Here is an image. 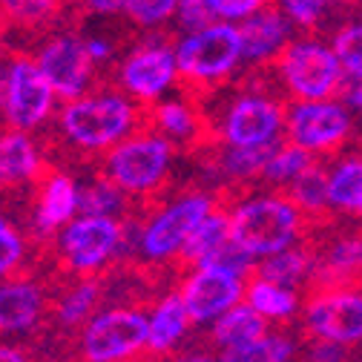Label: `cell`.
<instances>
[{"instance_id": "44", "label": "cell", "mask_w": 362, "mask_h": 362, "mask_svg": "<svg viewBox=\"0 0 362 362\" xmlns=\"http://www.w3.org/2000/svg\"><path fill=\"white\" fill-rule=\"evenodd\" d=\"M0 362H26V354L9 345H0Z\"/></svg>"}, {"instance_id": "26", "label": "cell", "mask_w": 362, "mask_h": 362, "mask_svg": "<svg viewBox=\"0 0 362 362\" xmlns=\"http://www.w3.org/2000/svg\"><path fill=\"white\" fill-rule=\"evenodd\" d=\"M72 0H0V18L23 26V29H43L55 23Z\"/></svg>"}, {"instance_id": "45", "label": "cell", "mask_w": 362, "mask_h": 362, "mask_svg": "<svg viewBox=\"0 0 362 362\" xmlns=\"http://www.w3.org/2000/svg\"><path fill=\"white\" fill-rule=\"evenodd\" d=\"M6 112V61H0V118Z\"/></svg>"}, {"instance_id": "21", "label": "cell", "mask_w": 362, "mask_h": 362, "mask_svg": "<svg viewBox=\"0 0 362 362\" xmlns=\"http://www.w3.org/2000/svg\"><path fill=\"white\" fill-rule=\"evenodd\" d=\"M267 331V320L250 305V302H236L233 308L224 310L218 320H213V345L218 351L233 348V345H245L256 337H262Z\"/></svg>"}, {"instance_id": "16", "label": "cell", "mask_w": 362, "mask_h": 362, "mask_svg": "<svg viewBox=\"0 0 362 362\" xmlns=\"http://www.w3.org/2000/svg\"><path fill=\"white\" fill-rule=\"evenodd\" d=\"M242 35V64L253 66H270L279 52L296 37V26L288 21V15L270 0L267 6L253 12L239 26Z\"/></svg>"}, {"instance_id": "23", "label": "cell", "mask_w": 362, "mask_h": 362, "mask_svg": "<svg viewBox=\"0 0 362 362\" xmlns=\"http://www.w3.org/2000/svg\"><path fill=\"white\" fill-rule=\"evenodd\" d=\"M256 274L267 282H276V285H285V288H296L299 282H305L310 274H313V259L308 250H299V247H285V250H276L270 256H262Z\"/></svg>"}, {"instance_id": "29", "label": "cell", "mask_w": 362, "mask_h": 362, "mask_svg": "<svg viewBox=\"0 0 362 362\" xmlns=\"http://www.w3.org/2000/svg\"><path fill=\"white\" fill-rule=\"evenodd\" d=\"M313 164H316L313 153H308L305 147L288 141V144H279L276 153L270 156V161H267L264 170H262V178L270 181V185L291 187L293 181H296L302 173H308Z\"/></svg>"}, {"instance_id": "31", "label": "cell", "mask_w": 362, "mask_h": 362, "mask_svg": "<svg viewBox=\"0 0 362 362\" xmlns=\"http://www.w3.org/2000/svg\"><path fill=\"white\" fill-rule=\"evenodd\" d=\"M124 207V190L112 178L101 175L89 181L86 187H78V213L86 216H115Z\"/></svg>"}, {"instance_id": "50", "label": "cell", "mask_w": 362, "mask_h": 362, "mask_svg": "<svg viewBox=\"0 0 362 362\" xmlns=\"http://www.w3.org/2000/svg\"><path fill=\"white\" fill-rule=\"evenodd\" d=\"M356 213H359V216H362V202H359V207H356Z\"/></svg>"}, {"instance_id": "11", "label": "cell", "mask_w": 362, "mask_h": 362, "mask_svg": "<svg viewBox=\"0 0 362 362\" xmlns=\"http://www.w3.org/2000/svg\"><path fill=\"white\" fill-rule=\"evenodd\" d=\"M150 320L141 310L112 308L95 313L81 334V356L86 362H121L147 348Z\"/></svg>"}, {"instance_id": "36", "label": "cell", "mask_w": 362, "mask_h": 362, "mask_svg": "<svg viewBox=\"0 0 362 362\" xmlns=\"http://www.w3.org/2000/svg\"><path fill=\"white\" fill-rule=\"evenodd\" d=\"M322 270L328 279H345L362 270V236H348L331 245Z\"/></svg>"}, {"instance_id": "39", "label": "cell", "mask_w": 362, "mask_h": 362, "mask_svg": "<svg viewBox=\"0 0 362 362\" xmlns=\"http://www.w3.org/2000/svg\"><path fill=\"white\" fill-rule=\"evenodd\" d=\"M21 259H23V239L9 228V224H4V228H0V279L6 274H12V270L21 264Z\"/></svg>"}, {"instance_id": "24", "label": "cell", "mask_w": 362, "mask_h": 362, "mask_svg": "<svg viewBox=\"0 0 362 362\" xmlns=\"http://www.w3.org/2000/svg\"><path fill=\"white\" fill-rule=\"evenodd\" d=\"M247 302L264 316V320H276V322H288L293 320V313L299 310V299L293 293V288L276 285V282H267V279H253L245 288Z\"/></svg>"}, {"instance_id": "35", "label": "cell", "mask_w": 362, "mask_h": 362, "mask_svg": "<svg viewBox=\"0 0 362 362\" xmlns=\"http://www.w3.org/2000/svg\"><path fill=\"white\" fill-rule=\"evenodd\" d=\"M291 199L299 204V210H322L328 207V173L313 164L308 173H302L291 185Z\"/></svg>"}, {"instance_id": "2", "label": "cell", "mask_w": 362, "mask_h": 362, "mask_svg": "<svg viewBox=\"0 0 362 362\" xmlns=\"http://www.w3.org/2000/svg\"><path fill=\"white\" fill-rule=\"evenodd\" d=\"M178 81L187 93L216 89L228 81L242 64V35L230 21H213L204 29L181 35L175 43Z\"/></svg>"}, {"instance_id": "38", "label": "cell", "mask_w": 362, "mask_h": 362, "mask_svg": "<svg viewBox=\"0 0 362 362\" xmlns=\"http://www.w3.org/2000/svg\"><path fill=\"white\" fill-rule=\"evenodd\" d=\"M207 4H210V9H213L216 18L233 23V21L250 18L253 12H259L262 6H267L270 0H207Z\"/></svg>"}, {"instance_id": "1", "label": "cell", "mask_w": 362, "mask_h": 362, "mask_svg": "<svg viewBox=\"0 0 362 362\" xmlns=\"http://www.w3.org/2000/svg\"><path fill=\"white\" fill-rule=\"evenodd\" d=\"M147 107L129 101L127 93H95L66 101L58 112L61 135L78 150L86 153H107L127 135L144 124Z\"/></svg>"}, {"instance_id": "41", "label": "cell", "mask_w": 362, "mask_h": 362, "mask_svg": "<svg viewBox=\"0 0 362 362\" xmlns=\"http://www.w3.org/2000/svg\"><path fill=\"white\" fill-rule=\"evenodd\" d=\"M308 362H348V345L334 339H320L308 351Z\"/></svg>"}, {"instance_id": "14", "label": "cell", "mask_w": 362, "mask_h": 362, "mask_svg": "<svg viewBox=\"0 0 362 362\" xmlns=\"http://www.w3.org/2000/svg\"><path fill=\"white\" fill-rule=\"evenodd\" d=\"M245 296V276L233 274V270L213 267V264H196L190 279L181 288V299L190 313V320L204 325L242 302Z\"/></svg>"}, {"instance_id": "4", "label": "cell", "mask_w": 362, "mask_h": 362, "mask_svg": "<svg viewBox=\"0 0 362 362\" xmlns=\"http://www.w3.org/2000/svg\"><path fill=\"white\" fill-rule=\"evenodd\" d=\"M230 216V236L253 259L291 247L302 233V210L285 196H256L242 202Z\"/></svg>"}, {"instance_id": "33", "label": "cell", "mask_w": 362, "mask_h": 362, "mask_svg": "<svg viewBox=\"0 0 362 362\" xmlns=\"http://www.w3.org/2000/svg\"><path fill=\"white\" fill-rule=\"evenodd\" d=\"M98 299H101V285L93 282V279H83L78 282L61 302H58V320L61 325H81L86 320L95 316V308H98Z\"/></svg>"}, {"instance_id": "34", "label": "cell", "mask_w": 362, "mask_h": 362, "mask_svg": "<svg viewBox=\"0 0 362 362\" xmlns=\"http://www.w3.org/2000/svg\"><path fill=\"white\" fill-rule=\"evenodd\" d=\"M331 49L337 52L345 78H362V21H342L331 32Z\"/></svg>"}, {"instance_id": "20", "label": "cell", "mask_w": 362, "mask_h": 362, "mask_svg": "<svg viewBox=\"0 0 362 362\" xmlns=\"http://www.w3.org/2000/svg\"><path fill=\"white\" fill-rule=\"evenodd\" d=\"M78 213V185L66 173H52L43 185L40 204L35 210V230L37 233H55L64 224H69Z\"/></svg>"}, {"instance_id": "6", "label": "cell", "mask_w": 362, "mask_h": 362, "mask_svg": "<svg viewBox=\"0 0 362 362\" xmlns=\"http://www.w3.org/2000/svg\"><path fill=\"white\" fill-rule=\"evenodd\" d=\"M285 129V104L264 93V86H247L236 93L218 121V139L228 147H259L279 141Z\"/></svg>"}, {"instance_id": "32", "label": "cell", "mask_w": 362, "mask_h": 362, "mask_svg": "<svg viewBox=\"0 0 362 362\" xmlns=\"http://www.w3.org/2000/svg\"><path fill=\"white\" fill-rule=\"evenodd\" d=\"M276 147H279V141L259 144V147H228L221 153L218 164L230 178H253V175H262L264 164L270 161V156L276 153Z\"/></svg>"}, {"instance_id": "10", "label": "cell", "mask_w": 362, "mask_h": 362, "mask_svg": "<svg viewBox=\"0 0 362 362\" xmlns=\"http://www.w3.org/2000/svg\"><path fill=\"white\" fill-rule=\"evenodd\" d=\"M354 132V118L342 101H296L285 110V135L288 141L305 147L308 153H334Z\"/></svg>"}, {"instance_id": "48", "label": "cell", "mask_w": 362, "mask_h": 362, "mask_svg": "<svg viewBox=\"0 0 362 362\" xmlns=\"http://www.w3.org/2000/svg\"><path fill=\"white\" fill-rule=\"evenodd\" d=\"M0 49H4V23H0Z\"/></svg>"}, {"instance_id": "3", "label": "cell", "mask_w": 362, "mask_h": 362, "mask_svg": "<svg viewBox=\"0 0 362 362\" xmlns=\"http://www.w3.org/2000/svg\"><path fill=\"white\" fill-rule=\"evenodd\" d=\"M270 66L282 81V89L296 101L334 98L345 83V69L337 52L322 43L320 35L308 32L302 37H293Z\"/></svg>"}, {"instance_id": "46", "label": "cell", "mask_w": 362, "mask_h": 362, "mask_svg": "<svg viewBox=\"0 0 362 362\" xmlns=\"http://www.w3.org/2000/svg\"><path fill=\"white\" fill-rule=\"evenodd\" d=\"M175 362H218L216 356H210L207 351H193V354H185V356H178Z\"/></svg>"}, {"instance_id": "9", "label": "cell", "mask_w": 362, "mask_h": 362, "mask_svg": "<svg viewBox=\"0 0 362 362\" xmlns=\"http://www.w3.org/2000/svg\"><path fill=\"white\" fill-rule=\"evenodd\" d=\"M55 89L29 55H12L6 61V112L4 121L12 129L32 132L47 124L55 112Z\"/></svg>"}, {"instance_id": "28", "label": "cell", "mask_w": 362, "mask_h": 362, "mask_svg": "<svg viewBox=\"0 0 362 362\" xmlns=\"http://www.w3.org/2000/svg\"><path fill=\"white\" fill-rule=\"evenodd\" d=\"M362 202V158H345L328 173V207L356 213Z\"/></svg>"}, {"instance_id": "49", "label": "cell", "mask_w": 362, "mask_h": 362, "mask_svg": "<svg viewBox=\"0 0 362 362\" xmlns=\"http://www.w3.org/2000/svg\"><path fill=\"white\" fill-rule=\"evenodd\" d=\"M4 224H6V218H4V216H0V228H4Z\"/></svg>"}, {"instance_id": "17", "label": "cell", "mask_w": 362, "mask_h": 362, "mask_svg": "<svg viewBox=\"0 0 362 362\" xmlns=\"http://www.w3.org/2000/svg\"><path fill=\"white\" fill-rule=\"evenodd\" d=\"M144 124H153V129L173 144H199L207 135V124L202 118V110L187 98H170L147 104Z\"/></svg>"}, {"instance_id": "7", "label": "cell", "mask_w": 362, "mask_h": 362, "mask_svg": "<svg viewBox=\"0 0 362 362\" xmlns=\"http://www.w3.org/2000/svg\"><path fill=\"white\" fill-rule=\"evenodd\" d=\"M118 81L124 93L144 107L164 98L178 81L173 32H156L139 47H132V52L118 66Z\"/></svg>"}, {"instance_id": "19", "label": "cell", "mask_w": 362, "mask_h": 362, "mask_svg": "<svg viewBox=\"0 0 362 362\" xmlns=\"http://www.w3.org/2000/svg\"><path fill=\"white\" fill-rule=\"evenodd\" d=\"M43 291L35 282H0V334H18L43 316Z\"/></svg>"}, {"instance_id": "27", "label": "cell", "mask_w": 362, "mask_h": 362, "mask_svg": "<svg viewBox=\"0 0 362 362\" xmlns=\"http://www.w3.org/2000/svg\"><path fill=\"white\" fill-rule=\"evenodd\" d=\"M228 239H230V216L210 210L193 228V233L187 236L185 247H181V256H185L187 262H193V264H199L202 259H207L221 242H228Z\"/></svg>"}, {"instance_id": "22", "label": "cell", "mask_w": 362, "mask_h": 362, "mask_svg": "<svg viewBox=\"0 0 362 362\" xmlns=\"http://www.w3.org/2000/svg\"><path fill=\"white\" fill-rule=\"evenodd\" d=\"M150 320V331H147V348L150 351H170L178 345V339L187 334L190 328V313L185 308V299L181 293H173L167 299H161L156 305V310L147 316Z\"/></svg>"}, {"instance_id": "30", "label": "cell", "mask_w": 362, "mask_h": 362, "mask_svg": "<svg viewBox=\"0 0 362 362\" xmlns=\"http://www.w3.org/2000/svg\"><path fill=\"white\" fill-rule=\"evenodd\" d=\"M274 4L288 15V21L296 29H302L308 35H320L325 29H331V32L337 29L334 18H339V15H334L331 4H325V0H274Z\"/></svg>"}, {"instance_id": "8", "label": "cell", "mask_w": 362, "mask_h": 362, "mask_svg": "<svg viewBox=\"0 0 362 362\" xmlns=\"http://www.w3.org/2000/svg\"><path fill=\"white\" fill-rule=\"evenodd\" d=\"M40 66V72L47 75V81L52 83L55 95L61 101H75L81 95L89 93V86L95 81V69L98 64L93 61L86 49V37H81L78 32H55L40 43L32 55Z\"/></svg>"}, {"instance_id": "18", "label": "cell", "mask_w": 362, "mask_h": 362, "mask_svg": "<svg viewBox=\"0 0 362 362\" xmlns=\"http://www.w3.org/2000/svg\"><path fill=\"white\" fill-rule=\"evenodd\" d=\"M43 167L37 144L23 129H6L0 132V190L32 181Z\"/></svg>"}, {"instance_id": "12", "label": "cell", "mask_w": 362, "mask_h": 362, "mask_svg": "<svg viewBox=\"0 0 362 362\" xmlns=\"http://www.w3.org/2000/svg\"><path fill=\"white\" fill-rule=\"evenodd\" d=\"M210 210H213L210 196L190 193V196H181L178 202H173L170 207H164L161 213H156L141 228V236H139V247H141L144 259L164 262V259H173L175 253H181L193 228Z\"/></svg>"}, {"instance_id": "40", "label": "cell", "mask_w": 362, "mask_h": 362, "mask_svg": "<svg viewBox=\"0 0 362 362\" xmlns=\"http://www.w3.org/2000/svg\"><path fill=\"white\" fill-rule=\"evenodd\" d=\"M72 6L81 15H93V18H115L124 15L127 0H72Z\"/></svg>"}, {"instance_id": "37", "label": "cell", "mask_w": 362, "mask_h": 362, "mask_svg": "<svg viewBox=\"0 0 362 362\" xmlns=\"http://www.w3.org/2000/svg\"><path fill=\"white\" fill-rule=\"evenodd\" d=\"M175 9H178V0H127L124 18L132 26L156 32V29L173 23Z\"/></svg>"}, {"instance_id": "25", "label": "cell", "mask_w": 362, "mask_h": 362, "mask_svg": "<svg viewBox=\"0 0 362 362\" xmlns=\"http://www.w3.org/2000/svg\"><path fill=\"white\" fill-rule=\"evenodd\" d=\"M293 342L285 334H262L245 345L224 348L218 354V362H293Z\"/></svg>"}, {"instance_id": "42", "label": "cell", "mask_w": 362, "mask_h": 362, "mask_svg": "<svg viewBox=\"0 0 362 362\" xmlns=\"http://www.w3.org/2000/svg\"><path fill=\"white\" fill-rule=\"evenodd\" d=\"M86 49H89V55H93V61H95L98 66L115 58V47H112V43H110L107 37H101V35L86 37Z\"/></svg>"}, {"instance_id": "13", "label": "cell", "mask_w": 362, "mask_h": 362, "mask_svg": "<svg viewBox=\"0 0 362 362\" xmlns=\"http://www.w3.org/2000/svg\"><path fill=\"white\" fill-rule=\"evenodd\" d=\"M124 230L115 221V216H75L69 224H64V233L58 239L61 253L66 264L78 274H89V270L104 267L115 250L121 247Z\"/></svg>"}, {"instance_id": "43", "label": "cell", "mask_w": 362, "mask_h": 362, "mask_svg": "<svg viewBox=\"0 0 362 362\" xmlns=\"http://www.w3.org/2000/svg\"><path fill=\"white\" fill-rule=\"evenodd\" d=\"M339 93L345 95L348 110H356V112L362 115V78H345V83H342Z\"/></svg>"}, {"instance_id": "15", "label": "cell", "mask_w": 362, "mask_h": 362, "mask_svg": "<svg viewBox=\"0 0 362 362\" xmlns=\"http://www.w3.org/2000/svg\"><path fill=\"white\" fill-rule=\"evenodd\" d=\"M305 325L316 339H334L354 345L362 339V293L325 291L305 308Z\"/></svg>"}, {"instance_id": "47", "label": "cell", "mask_w": 362, "mask_h": 362, "mask_svg": "<svg viewBox=\"0 0 362 362\" xmlns=\"http://www.w3.org/2000/svg\"><path fill=\"white\" fill-rule=\"evenodd\" d=\"M325 4H331V6H337V9H359L362 6V0H325Z\"/></svg>"}, {"instance_id": "5", "label": "cell", "mask_w": 362, "mask_h": 362, "mask_svg": "<svg viewBox=\"0 0 362 362\" xmlns=\"http://www.w3.org/2000/svg\"><path fill=\"white\" fill-rule=\"evenodd\" d=\"M173 141L158 132H132L124 141L107 150L104 175L112 178L124 193L147 196L153 193L170 173L173 164Z\"/></svg>"}]
</instances>
